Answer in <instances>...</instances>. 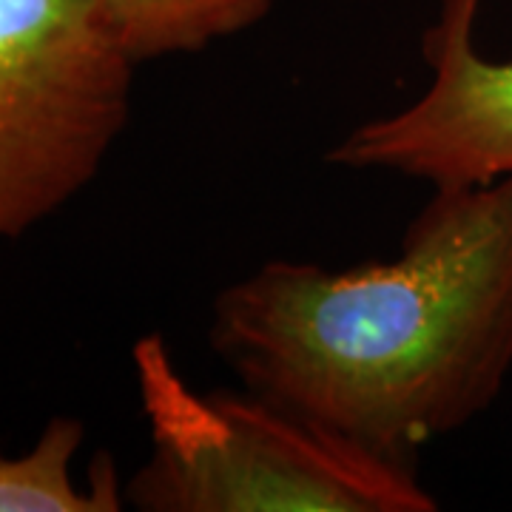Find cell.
I'll list each match as a JSON object with an SVG mask.
<instances>
[{
    "label": "cell",
    "mask_w": 512,
    "mask_h": 512,
    "mask_svg": "<svg viewBox=\"0 0 512 512\" xmlns=\"http://www.w3.org/2000/svg\"><path fill=\"white\" fill-rule=\"evenodd\" d=\"M208 345L242 390L416 464L510 379L512 177L433 188L390 262L259 265L217 293Z\"/></svg>",
    "instance_id": "1"
},
{
    "label": "cell",
    "mask_w": 512,
    "mask_h": 512,
    "mask_svg": "<svg viewBox=\"0 0 512 512\" xmlns=\"http://www.w3.org/2000/svg\"><path fill=\"white\" fill-rule=\"evenodd\" d=\"M151 453L126 481L143 512H436L416 464L373 456L248 390L200 393L168 342L131 348Z\"/></svg>",
    "instance_id": "2"
},
{
    "label": "cell",
    "mask_w": 512,
    "mask_h": 512,
    "mask_svg": "<svg viewBox=\"0 0 512 512\" xmlns=\"http://www.w3.org/2000/svg\"><path fill=\"white\" fill-rule=\"evenodd\" d=\"M137 66L94 0H0V239L97 180L131 120Z\"/></svg>",
    "instance_id": "3"
},
{
    "label": "cell",
    "mask_w": 512,
    "mask_h": 512,
    "mask_svg": "<svg viewBox=\"0 0 512 512\" xmlns=\"http://www.w3.org/2000/svg\"><path fill=\"white\" fill-rule=\"evenodd\" d=\"M484 0H439L421 37L427 89L404 109L365 120L325 154L353 171H393L433 188L512 177V60L476 46Z\"/></svg>",
    "instance_id": "4"
},
{
    "label": "cell",
    "mask_w": 512,
    "mask_h": 512,
    "mask_svg": "<svg viewBox=\"0 0 512 512\" xmlns=\"http://www.w3.org/2000/svg\"><path fill=\"white\" fill-rule=\"evenodd\" d=\"M86 441L74 416H55L32 450L0 456V512H117L126 495L117 490V470L106 453L92 464V484H74L72 461Z\"/></svg>",
    "instance_id": "5"
},
{
    "label": "cell",
    "mask_w": 512,
    "mask_h": 512,
    "mask_svg": "<svg viewBox=\"0 0 512 512\" xmlns=\"http://www.w3.org/2000/svg\"><path fill=\"white\" fill-rule=\"evenodd\" d=\"M137 63L197 55L259 26L279 0H94Z\"/></svg>",
    "instance_id": "6"
}]
</instances>
